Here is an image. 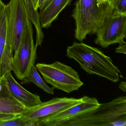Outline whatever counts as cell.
<instances>
[{"label": "cell", "mask_w": 126, "mask_h": 126, "mask_svg": "<svg viewBox=\"0 0 126 126\" xmlns=\"http://www.w3.org/2000/svg\"><path fill=\"white\" fill-rule=\"evenodd\" d=\"M119 87L124 92L126 91V83L125 82H121L119 86Z\"/></svg>", "instance_id": "21"}, {"label": "cell", "mask_w": 126, "mask_h": 126, "mask_svg": "<svg viewBox=\"0 0 126 126\" xmlns=\"http://www.w3.org/2000/svg\"><path fill=\"white\" fill-rule=\"evenodd\" d=\"M35 67L46 83L54 88L70 93L84 85L77 71L58 61L51 64L37 63Z\"/></svg>", "instance_id": "4"}, {"label": "cell", "mask_w": 126, "mask_h": 126, "mask_svg": "<svg viewBox=\"0 0 126 126\" xmlns=\"http://www.w3.org/2000/svg\"><path fill=\"white\" fill-rule=\"evenodd\" d=\"M9 91L4 77H0V114L19 115L27 110Z\"/></svg>", "instance_id": "12"}, {"label": "cell", "mask_w": 126, "mask_h": 126, "mask_svg": "<svg viewBox=\"0 0 126 126\" xmlns=\"http://www.w3.org/2000/svg\"><path fill=\"white\" fill-rule=\"evenodd\" d=\"M72 0H51L48 5L39 13L42 28L50 27L61 12Z\"/></svg>", "instance_id": "13"}, {"label": "cell", "mask_w": 126, "mask_h": 126, "mask_svg": "<svg viewBox=\"0 0 126 126\" xmlns=\"http://www.w3.org/2000/svg\"><path fill=\"white\" fill-rule=\"evenodd\" d=\"M126 97L119 96L100 104L94 110L65 122L62 126H125Z\"/></svg>", "instance_id": "2"}, {"label": "cell", "mask_w": 126, "mask_h": 126, "mask_svg": "<svg viewBox=\"0 0 126 126\" xmlns=\"http://www.w3.org/2000/svg\"><path fill=\"white\" fill-rule=\"evenodd\" d=\"M119 46L116 49L115 52L116 53H120L126 54V43L125 42L124 43L119 44Z\"/></svg>", "instance_id": "20"}, {"label": "cell", "mask_w": 126, "mask_h": 126, "mask_svg": "<svg viewBox=\"0 0 126 126\" xmlns=\"http://www.w3.org/2000/svg\"><path fill=\"white\" fill-rule=\"evenodd\" d=\"M32 82L46 93L50 94H54L53 87H49L40 77L34 65L33 66L30 73L28 76L22 80L21 84H26Z\"/></svg>", "instance_id": "15"}, {"label": "cell", "mask_w": 126, "mask_h": 126, "mask_svg": "<svg viewBox=\"0 0 126 126\" xmlns=\"http://www.w3.org/2000/svg\"><path fill=\"white\" fill-rule=\"evenodd\" d=\"M67 56L77 62L88 73L96 74L116 82L121 72L110 57L96 48L83 43L74 42L67 47Z\"/></svg>", "instance_id": "1"}, {"label": "cell", "mask_w": 126, "mask_h": 126, "mask_svg": "<svg viewBox=\"0 0 126 126\" xmlns=\"http://www.w3.org/2000/svg\"><path fill=\"white\" fill-rule=\"evenodd\" d=\"M26 122L20 115L15 118L0 123V126H26Z\"/></svg>", "instance_id": "16"}, {"label": "cell", "mask_w": 126, "mask_h": 126, "mask_svg": "<svg viewBox=\"0 0 126 126\" xmlns=\"http://www.w3.org/2000/svg\"><path fill=\"white\" fill-rule=\"evenodd\" d=\"M72 16L76 22L75 37L82 42L88 34L96 33L100 24L114 10L112 0L98 5L96 0H77Z\"/></svg>", "instance_id": "3"}, {"label": "cell", "mask_w": 126, "mask_h": 126, "mask_svg": "<svg viewBox=\"0 0 126 126\" xmlns=\"http://www.w3.org/2000/svg\"><path fill=\"white\" fill-rule=\"evenodd\" d=\"M1 0H0V1H1Z\"/></svg>", "instance_id": "23"}, {"label": "cell", "mask_w": 126, "mask_h": 126, "mask_svg": "<svg viewBox=\"0 0 126 126\" xmlns=\"http://www.w3.org/2000/svg\"><path fill=\"white\" fill-rule=\"evenodd\" d=\"M18 115L12 114H0V123L15 118Z\"/></svg>", "instance_id": "18"}, {"label": "cell", "mask_w": 126, "mask_h": 126, "mask_svg": "<svg viewBox=\"0 0 126 126\" xmlns=\"http://www.w3.org/2000/svg\"><path fill=\"white\" fill-rule=\"evenodd\" d=\"M51 0H39L38 9L40 11L43 10L50 3Z\"/></svg>", "instance_id": "19"}, {"label": "cell", "mask_w": 126, "mask_h": 126, "mask_svg": "<svg viewBox=\"0 0 126 126\" xmlns=\"http://www.w3.org/2000/svg\"><path fill=\"white\" fill-rule=\"evenodd\" d=\"M8 10L7 5L0 2V77L12 71L13 51L7 41Z\"/></svg>", "instance_id": "10"}, {"label": "cell", "mask_w": 126, "mask_h": 126, "mask_svg": "<svg viewBox=\"0 0 126 126\" xmlns=\"http://www.w3.org/2000/svg\"><path fill=\"white\" fill-rule=\"evenodd\" d=\"M32 1H33L34 9L36 11H38L39 0H32Z\"/></svg>", "instance_id": "22"}, {"label": "cell", "mask_w": 126, "mask_h": 126, "mask_svg": "<svg viewBox=\"0 0 126 126\" xmlns=\"http://www.w3.org/2000/svg\"><path fill=\"white\" fill-rule=\"evenodd\" d=\"M6 5L7 41L15 52L17 50L25 29L31 20L23 0H11Z\"/></svg>", "instance_id": "6"}, {"label": "cell", "mask_w": 126, "mask_h": 126, "mask_svg": "<svg viewBox=\"0 0 126 126\" xmlns=\"http://www.w3.org/2000/svg\"><path fill=\"white\" fill-rule=\"evenodd\" d=\"M84 96L80 98H55L37 106L27 108L21 114L26 122V126H31L32 122L61 112L79 104L84 100Z\"/></svg>", "instance_id": "8"}, {"label": "cell", "mask_w": 126, "mask_h": 126, "mask_svg": "<svg viewBox=\"0 0 126 126\" xmlns=\"http://www.w3.org/2000/svg\"><path fill=\"white\" fill-rule=\"evenodd\" d=\"M33 37L32 23L26 26L17 50L15 51L12 71L17 78L22 80L28 76L36 59V50Z\"/></svg>", "instance_id": "5"}, {"label": "cell", "mask_w": 126, "mask_h": 126, "mask_svg": "<svg viewBox=\"0 0 126 126\" xmlns=\"http://www.w3.org/2000/svg\"><path fill=\"white\" fill-rule=\"evenodd\" d=\"M114 11L126 15V0H112Z\"/></svg>", "instance_id": "17"}, {"label": "cell", "mask_w": 126, "mask_h": 126, "mask_svg": "<svg viewBox=\"0 0 126 126\" xmlns=\"http://www.w3.org/2000/svg\"><path fill=\"white\" fill-rule=\"evenodd\" d=\"M29 15V18L34 25L36 30V43L35 46L37 48L41 46L44 39V34L40 25L38 11L34 9L32 0H23Z\"/></svg>", "instance_id": "14"}, {"label": "cell", "mask_w": 126, "mask_h": 126, "mask_svg": "<svg viewBox=\"0 0 126 126\" xmlns=\"http://www.w3.org/2000/svg\"><path fill=\"white\" fill-rule=\"evenodd\" d=\"M96 44L107 48L115 43L125 42L126 37V15L112 11L100 24L96 32Z\"/></svg>", "instance_id": "7"}, {"label": "cell", "mask_w": 126, "mask_h": 126, "mask_svg": "<svg viewBox=\"0 0 126 126\" xmlns=\"http://www.w3.org/2000/svg\"><path fill=\"white\" fill-rule=\"evenodd\" d=\"M6 85L12 95L26 108L37 106L42 102L39 96L28 91L17 82L11 71L3 76Z\"/></svg>", "instance_id": "11"}, {"label": "cell", "mask_w": 126, "mask_h": 126, "mask_svg": "<svg viewBox=\"0 0 126 126\" xmlns=\"http://www.w3.org/2000/svg\"><path fill=\"white\" fill-rule=\"evenodd\" d=\"M99 105L97 99L85 96L84 100L81 103L47 117L34 121L32 122V126H62L69 120L97 108Z\"/></svg>", "instance_id": "9"}]
</instances>
